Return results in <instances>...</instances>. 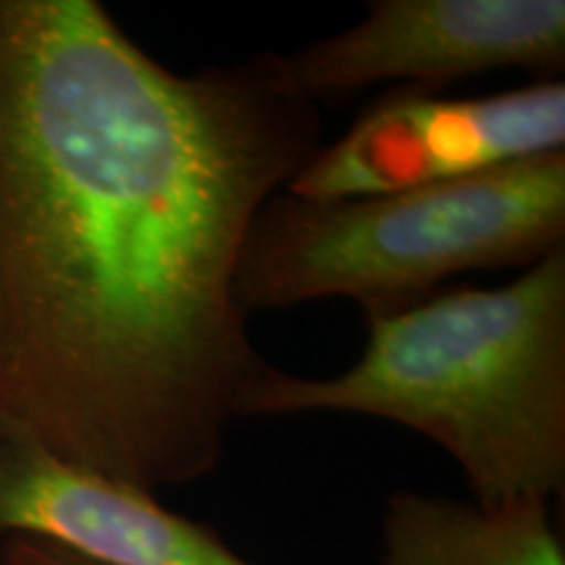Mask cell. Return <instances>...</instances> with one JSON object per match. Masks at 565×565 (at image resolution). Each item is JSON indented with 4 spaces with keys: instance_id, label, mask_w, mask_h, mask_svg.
Masks as SVG:
<instances>
[{
    "instance_id": "3957f363",
    "label": "cell",
    "mask_w": 565,
    "mask_h": 565,
    "mask_svg": "<svg viewBox=\"0 0 565 565\" xmlns=\"http://www.w3.org/2000/svg\"><path fill=\"white\" fill-rule=\"evenodd\" d=\"M565 249V150L406 192L267 200L246 236L236 296L246 315L320 299L364 322L433 299L461 273L532 267Z\"/></svg>"
},
{
    "instance_id": "6da1fadb",
    "label": "cell",
    "mask_w": 565,
    "mask_h": 565,
    "mask_svg": "<svg viewBox=\"0 0 565 565\" xmlns=\"http://www.w3.org/2000/svg\"><path fill=\"white\" fill-rule=\"evenodd\" d=\"M320 147L282 53L183 74L97 0H0V424L150 492L212 475L270 364L246 236Z\"/></svg>"
},
{
    "instance_id": "5b68a950",
    "label": "cell",
    "mask_w": 565,
    "mask_h": 565,
    "mask_svg": "<svg viewBox=\"0 0 565 565\" xmlns=\"http://www.w3.org/2000/svg\"><path fill=\"white\" fill-rule=\"evenodd\" d=\"M294 89L320 108L374 84L443 92L494 68H565L563 0H372L362 21L282 53Z\"/></svg>"
},
{
    "instance_id": "ba28073f",
    "label": "cell",
    "mask_w": 565,
    "mask_h": 565,
    "mask_svg": "<svg viewBox=\"0 0 565 565\" xmlns=\"http://www.w3.org/2000/svg\"><path fill=\"white\" fill-rule=\"evenodd\" d=\"M0 565H97L42 540H9L0 545Z\"/></svg>"
},
{
    "instance_id": "8992f818",
    "label": "cell",
    "mask_w": 565,
    "mask_h": 565,
    "mask_svg": "<svg viewBox=\"0 0 565 565\" xmlns=\"http://www.w3.org/2000/svg\"><path fill=\"white\" fill-rule=\"evenodd\" d=\"M19 536L97 565H254L158 492L61 461L0 424V545Z\"/></svg>"
},
{
    "instance_id": "7a4b0ae2",
    "label": "cell",
    "mask_w": 565,
    "mask_h": 565,
    "mask_svg": "<svg viewBox=\"0 0 565 565\" xmlns=\"http://www.w3.org/2000/svg\"><path fill=\"white\" fill-rule=\"evenodd\" d=\"M374 416L433 440L471 500H553L565 487V249L500 288H450L366 320L362 356L330 377L267 364L238 419Z\"/></svg>"
},
{
    "instance_id": "52a82bcc",
    "label": "cell",
    "mask_w": 565,
    "mask_h": 565,
    "mask_svg": "<svg viewBox=\"0 0 565 565\" xmlns=\"http://www.w3.org/2000/svg\"><path fill=\"white\" fill-rule=\"evenodd\" d=\"M383 565H565L550 500L482 505L416 490L387 494Z\"/></svg>"
},
{
    "instance_id": "277c9868",
    "label": "cell",
    "mask_w": 565,
    "mask_h": 565,
    "mask_svg": "<svg viewBox=\"0 0 565 565\" xmlns=\"http://www.w3.org/2000/svg\"><path fill=\"white\" fill-rule=\"evenodd\" d=\"M563 150V79L479 97L398 89L322 145L286 192L307 200L406 192Z\"/></svg>"
}]
</instances>
